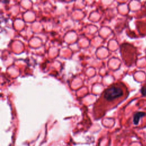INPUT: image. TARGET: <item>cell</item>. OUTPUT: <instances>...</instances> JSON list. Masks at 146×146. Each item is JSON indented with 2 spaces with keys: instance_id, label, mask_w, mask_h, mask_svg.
Wrapping results in <instances>:
<instances>
[{
  "instance_id": "1",
  "label": "cell",
  "mask_w": 146,
  "mask_h": 146,
  "mask_svg": "<svg viewBox=\"0 0 146 146\" xmlns=\"http://www.w3.org/2000/svg\"><path fill=\"white\" fill-rule=\"evenodd\" d=\"M124 94V91L120 86L113 84L107 88L102 94L100 98L102 103L107 105V103H111L115 100L121 97Z\"/></svg>"
},
{
  "instance_id": "3",
  "label": "cell",
  "mask_w": 146,
  "mask_h": 146,
  "mask_svg": "<svg viewBox=\"0 0 146 146\" xmlns=\"http://www.w3.org/2000/svg\"><path fill=\"white\" fill-rule=\"evenodd\" d=\"M141 93L143 96H146V86L142 87V88H141Z\"/></svg>"
},
{
  "instance_id": "2",
  "label": "cell",
  "mask_w": 146,
  "mask_h": 146,
  "mask_svg": "<svg viewBox=\"0 0 146 146\" xmlns=\"http://www.w3.org/2000/svg\"><path fill=\"white\" fill-rule=\"evenodd\" d=\"M145 115V113L144 112H137L135 113L133 118V122L135 125H137L139 120L141 117H143Z\"/></svg>"
}]
</instances>
